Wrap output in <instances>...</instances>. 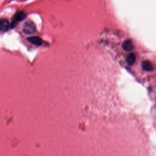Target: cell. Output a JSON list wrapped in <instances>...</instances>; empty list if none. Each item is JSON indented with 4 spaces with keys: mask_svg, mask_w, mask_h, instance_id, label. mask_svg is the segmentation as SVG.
<instances>
[{
    "mask_svg": "<svg viewBox=\"0 0 156 156\" xmlns=\"http://www.w3.org/2000/svg\"><path fill=\"white\" fill-rule=\"evenodd\" d=\"M142 68L146 71H151L153 70L152 65L149 60H145L142 62Z\"/></svg>",
    "mask_w": 156,
    "mask_h": 156,
    "instance_id": "cell-6",
    "label": "cell"
},
{
    "mask_svg": "<svg viewBox=\"0 0 156 156\" xmlns=\"http://www.w3.org/2000/svg\"><path fill=\"white\" fill-rule=\"evenodd\" d=\"M123 48L125 51H131L134 49V45L131 39H128L124 42L123 44Z\"/></svg>",
    "mask_w": 156,
    "mask_h": 156,
    "instance_id": "cell-4",
    "label": "cell"
},
{
    "mask_svg": "<svg viewBox=\"0 0 156 156\" xmlns=\"http://www.w3.org/2000/svg\"><path fill=\"white\" fill-rule=\"evenodd\" d=\"M10 27V24L7 20L1 19L0 20V31L2 32L7 31Z\"/></svg>",
    "mask_w": 156,
    "mask_h": 156,
    "instance_id": "cell-5",
    "label": "cell"
},
{
    "mask_svg": "<svg viewBox=\"0 0 156 156\" xmlns=\"http://www.w3.org/2000/svg\"><path fill=\"white\" fill-rule=\"evenodd\" d=\"M35 29L36 28L34 23L32 21H28L25 23L23 30L26 34H32L35 32Z\"/></svg>",
    "mask_w": 156,
    "mask_h": 156,
    "instance_id": "cell-2",
    "label": "cell"
},
{
    "mask_svg": "<svg viewBox=\"0 0 156 156\" xmlns=\"http://www.w3.org/2000/svg\"><path fill=\"white\" fill-rule=\"evenodd\" d=\"M28 40L31 43L37 45V46H40L42 44V38L37 36H32L28 38Z\"/></svg>",
    "mask_w": 156,
    "mask_h": 156,
    "instance_id": "cell-3",
    "label": "cell"
},
{
    "mask_svg": "<svg viewBox=\"0 0 156 156\" xmlns=\"http://www.w3.org/2000/svg\"><path fill=\"white\" fill-rule=\"evenodd\" d=\"M126 60L129 65H132L135 62L136 56L134 53H130L127 56Z\"/></svg>",
    "mask_w": 156,
    "mask_h": 156,
    "instance_id": "cell-7",
    "label": "cell"
},
{
    "mask_svg": "<svg viewBox=\"0 0 156 156\" xmlns=\"http://www.w3.org/2000/svg\"><path fill=\"white\" fill-rule=\"evenodd\" d=\"M26 14H25L24 12H23V11L18 12L15 14L14 18H13L12 22L11 24H10V27L11 28H14L17 23L23 20L26 18Z\"/></svg>",
    "mask_w": 156,
    "mask_h": 156,
    "instance_id": "cell-1",
    "label": "cell"
}]
</instances>
